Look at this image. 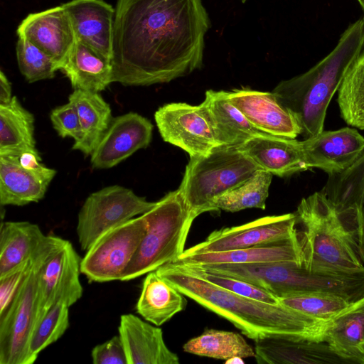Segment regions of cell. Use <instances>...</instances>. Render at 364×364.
Masks as SVG:
<instances>
[{"instance_id":"1","label":"cell","mask_w":364,"mask_h":364,"mask_svg":"<svg viewBox=\"0 0 364 364\" xmlns=\"http://www.w3.org/2000/svg\"><path fill=\"white\" fill-rule=\"evenodd\" d=\"M210 26L202 0H117L112 82L147 86L200 69Z\"/></svg>"},{"instance_id":"2","label":"cell","mask_w":364,"mask_h":364,"mask_svg":"<svg viewBox=\"0 0 364 364\" xmlns=\"http://www.w3.org/2000/svg\"><path fill=\"white\" fill-rule=\"evenodd\" d=\"M155 271L185 296L227 319L254 341L282 335L322 342L337 316L317 318L280 303L272 304L244 297L206 281L179 264H167Z\"/></svg>"},{"instance_id":"3","label":"cell","mask_w":364,"mask_h":364,"mask_svg":"<svg viewBox=\"0 0 364 364\" xmlns=\"http://www.w3.org/2000/svg\"><path fill=\"white\" fill-rule=\"evenodd\" d=\"M364 51V18L351 23L335 48L306 72L281 81L272 90L296 119L301 135L323 131L327 109L352 63Z\"/></svg>"},{"instance_id":"4","label":"cell","mask_w":364,"mask_h":364,"mask_svg":"<svg viewBox=\"0 0 364 364\" xmlns=\"http://www.w3.org/2000/svg\"><path fill=\"white\" fill-rule=\"evenodd\" d=\"M294 213L304 267L329 276L364 277L355 234L322 191L303 198Z\"/></svg>"},{"instance_id":"5","label":"cell","mask_w":364,"mask_h":364,"mask_svg":"<svg viewBox=\"0 0 364 364\" xmlns=\"http://www.w3.org/2000/svg\"><path fill=\"white\" fill-rule=\"evenodd\" d=\"M146 232L121 281H129L175 262L185 251L192 216L180 188L169 192L146 213Z\"/></svg>"},{"instance_id":"6","label":"cell","mask_w":364,"mask_h":364,"mask_svg":"<svg viewBox=\"0 0 364 364\" xmlns=\"http://www.w3.org/2000/svg\"><path fill=\"white\" fill-rule=\"evenodd\" d=\"M259 169L237 147L220 146L206 155L190 157L179 188L196 219L203 213L216 211L214 201L217 198Z\"/></svg>"},{"instance_id":"7","label":"cell","mask_w":364,"mask_h":364,"mask_svg":"<svg viewBox=\"0 0 364 364\" xmlns=\"http://www.w3.org/2000/svg\"><path fill=\"white\" fill-rule=\"evenodd\" d=\"M150 202L127 188L113 185L91 193L78 215L77 235L82 250L87 251L105 232L151 209Z\"/></svg>"},{"instance_id":"8","label":"cell","mask_w":364,"mask_h":364,"mask_svg":"<svg viewBox=\"0 0 364 364\" xmlns=\"http://www.w3.org/2000/svg\"><path fill=\"white\" fill-rule=\"evenodd\" d=\"M80 262L70 242L51 235L38 259L37 322L54 304L71 306L81 298Z\"/></svg>"},{"instance_id":"9","label":"cell","mask_w":364,"mask_h":364,"mask_svg":"<svg viewBox=\"0 0 364 364\" xmlns=\"http://www.w3.org/2000/svg\"><path fill=\"white\" fill-rule=\"evenodd\" d=\"M147 227L148 221L142 214L105 232L81 259V273L89 282L121 281Z\"/></svg>"},{"instance_id":"10","label":"cell","mask_w":364,"mask_h":364,"mask_svg":"<svg viewBox=\"0 0 364 364\" xmlns=\"http://www.w3.org/2000/svg\"><path fill=\"white\" fill-rule=\"evenodd\" d=\"M154 119L164 141L182 149L190 157L206 155L221 146L203 102L199 105H164L156 111Z\"/></svg>"},{"instance_id":"11","label":"cell","mask_w":364,"mask_h":364,"mask_svg":"<svg viewBox=\"0 0 364 364\" xmlns=\"http://www.w3.org/2000/svg\"><path fill=\"white\" fill-rule=\"evenodd\" d=\"M41 252L15 299L0 315V364H26L31 333L38 316V267Z\"/></svg>"},{"instance_id":"12","label":"cell","mask_w":364,"mask_h":364,"mask_svg":"<svg viewBox=\"0 0 364 364\" xmlns=\"http://www.w3.org/2000/svg\"><path fill=\"white\" fill-rule=\"evenodd\" d=\"M295 213L266 216L250 223L212 232L181 255L222 252L287 240L297 236Z\"/></svg>"},{"instance_id":"13","label":"cell","mask_w":364,"mask_h":364,"mask_svg":"<svg viewBox=\"0 0 364 364\" xmlns=\"http://www.w3.org/2000/svg\"><path fill=\"white\" fill-rule=\"evenodd\" d=\"M153 124L136 112L112 118L111 123L91 154L93 168H110L146 148L152 138Z\"/></svg>"},{"instance_id":"14","label":"cell","mask_w":364,"mask_h":364,"mask_svg":"<svg viewBox=\"0 0 364 364\" xmlns=\"http://www.w3.org/2000/svg\"><path fill=\"white\" fill-rule=\"evenodd\" d=\"M306 165L332 176L356 161L364 152V136L356 128L322 131L301 141Z\"/></svg>"},{"instance_id":"15","label":"cell","mask_w":364,"mask_h":364,"mask_svg":"<svg viewBox=\"0 0 364 364\" xmlns=\"http://www.w3.org/2000/svg\"><path fill=\"white\" fill-rule=\"evenodd\" d=\"M230 102L259 130L281 138L296 139L301 134L296 119L275 95L249 88L227 92Z\"/></svg>"},{"instance_id":"16","label":"cell","mask_w":364,"mask_h":364,"mask_svg":"<svg viewBox=\"0 0 364 364\" xmlns=\"http://www.w3.org/2000/svg\"><path fill=\"white\" fill-rule=\"evenodd\" d=\"M27 39L50 56L60 70L76 42L69 17L62 5L28 14L17 28Z\"/></svg>"},{"instance_id":"17","label":"cell","mask_w":364,"mask_h":364,"mask_svg":"<svg viewBox=\"0 0 364 364\" xmlns=\"http://www.w3.org/2000/svg\"><path fill=\"white\" fill-rule=\"evenodd\" d=\"M62 6L76 40L111 60L114 8L103 0H71Z\"/></svg>"},{"instance_id":"18","label":"cell","mask_w":364,"mask_h":364,"mask_svg":"<svg viewBox=\"0 0 364 364\" xmlns=\"http://www.w3.org/2000/svg\"><path fill=\"white\" fill-rule=\"evenodd\" d=\"M254 350L259 364H347L324 341L274 335L255 341Z\"/></svg>"},{"instance_id":"19","label":"cell","mask_w":364,"mask_h":364,"mask_svg":"<svg viewBox=\"0 0 364 364\" xmlns=\"http://www.w3.org/2000/svg\"><path fill=\"white\" fill-rule=\"evenodd\" d=\"M128 364H178L179 358L165 343L160 328L132 314L121 316L118 328Z\"/></svg>"},{"instance_id":"20","label":"cell","mask_w":364,"mask_h":364,"mask_svg":"<svg viewBox=\"0 0 364 364\" xmlns=\"http://www.w3.org/2000/svg\"><path fill=\"white\" fill-rule=\"evenodd\" d=\"M237 148L259 168L279 177L289 176L309 169L301 142L296 139L258 136Z\"/></svg>"},{"instance_id":"21","label":"cell","mask_w":364,"mask_h":364,"mask_svg":"<svg viewBox=\"0 0 364 364\" xmlns=\"http://www.w3.org/2000/svg\"><path fill=\"white\" fill-rule=\"evenodd\" d=\"M56 171H36L22 166L14 154L0 155V204L22 206L41 200Z\"/></svg>"},{"instance_id":"22","label":"cell","mask_w":364,"mask_h":364,"mask_svg":"<svg viewBox=\"0 0 364 364\" xmlns=\"http://www.w3.org/2000/svg\"><path fill=\"white\" fill-rule=\"evenodd\" d=\"M298 234V233H297ZM294 262L302 265V252L297 236L284 241L222 252L181 255L173 263L204 264Z\"/></svg>"},{"instance_id":"23","label":"cell","mask_w":364,"mask_h":364,"mask_svg":"<svg viewBox=\"0 0 364 364\" xmlns=\"http://www.w3.org/2000/svg\"><path fill=\"white\" fill-rule=\"evenodd\" d=\"M50 235L28 221L1 222L0 228V277L33 259L45 247Z\"/></svg>"},{"instance_id":"24","label":"cell","mask_w":364,"mask_h":364,"mask_svg":"<svg viewBox=\"0 0 364 364\" xmlns=\"http://www.w3.org/2000/svg\"><path fill=\"white\" fill-rule=\"evenodd\" d=\"M205 105L221 146H238L250 139L273 137L255 127L229 100L227 92H205Z\"/></svg>"},{"instance_id":"25","label":"cell","mask_w":364,"mask_h":364,"mask_svg":"<svg viewBox=\"0 0 364 364\" xmlns=\"http://www.w3.org/2000/svg\"><path fill=\"white\" fill-rule=\"evenodd\" d=\"M321 191L339 208L356 213L358 252L364 264V152L348 168L329 176Z\"/></svg>"},{"instance_id":"26","label":"cell","mask_w":364,"mask_h":364,"mask_svg":"<svg viewBox=\"0 0 364 364\" xmlns=\"http://www.w3.org/2000/svg\"><path fill=\"white\" fill-rule=\"evenodd\" d=\"M60 70L74 90L99 92L112 82L111 60L77 40Z\"/></svg>"},{"instance_id":"27","label":"cell","mask_w":364,"mask_h":364,"mask_svg":"<svg viewBox=\"0 0 364 364\" xmlns=\"http://www.w3.org/2000/svg\"><path fill=\"white\" fill-rule=\"evenodd\" d=\"M324 342L347 364H364V296L336 316Z\"/></svg>"},{"instance_id":"28","label":"cell","mask_w":364,"mask_h":364,"mask_svg":"<svg viewBox=\"0 0 364 364\" xmlns=\"http://www.w3.org/2000/svg\"><path fill=\"white\" fill-rule=\"evenodd\" d=\"M68 100L77 109L82 131L80 139L72 148L91 155L112 119L110 106L99 92L78 89L74 90Z\"/></svg>"},{"instance_id":"29","label":"cell","mask_w":364,"mask_h":364,"mask_svg":"<svg viewBox=\"0 0 364 364\" xmlns=\"http://www.w3.org/2000/svg\"><path fill=\"white\" fill-rule=\"evenodd\" d=\"M187 304L184 295L156 271L146 274L137 301V312L149 323L159 326L183 311Z\"/></svg>"},{"instance_id":"30","label":"cell","mask_w":364,"mask_h":364,"mask_svg":"<svg viewBox=\"0 0 364 364\" xmlns=\"http://www.w3.org/2000/svg\"><path fill=\"white\" fill-rule=\"evenodd\" d=\"M34 116L14 96L0 105V155L38 151L34 136Z\"/></svg>"},{"instance_id":"31","label":"cell","mask_w":364,"mask_h":364,"mask_svg":"<svg viewBox=\"0 0 364 364\" xmlns=\"http://www.w3.org/2000/svg\"><path fill=\"white\" fill-rule=\"evenodd\" d=\"M185 352L215 359L227 360L234 357L255 358V350L237 333L205 329L200 336L186 342Z\"/></svg>"},{"instance_id":"32","label":"cell","mask_w":364,"mask_h":364,"mask_svg":"<svg viewBox=\"0 0 364 364\" xmlns=\"http://www.w3.org/2000/svg\"><path fill=\"white\" fill-rule=\"evenodd\" d=\"M337 102L346 123L364 130V51L348 68L338 90Z\"/></svg>"},{"instance_id":"33","label":"cell","mask_w":364,"mask_h":364,"mask_svg":"<svg viewBox=\"0 0 364 364\" xmlns=\"http://www.w3.org/2000/svg\"><path fill=\"white\" fill-rule=\"evenodd\" d=\"M273 175L259 169L249 178L225 192L214 201L216 211L237 212L246 208L264 210Z\"/></svg>"},{"instance_id":"34","label":"cell","mask_w":364,"mask_h":364,"mask_svg":"<svg viewBox=\"0 0 364 364\" xmlns=\"http://www.w3.org/2000/svg\"><path fill=\"white\" fill-rule=\"evenodd\" d=\"M69 307L57 302L36 323L28 343L26 364L33 363L43 350L65 333L69 326Z\"/></svg>"},{"instance_id":"35","label":"cell","mask_w":364,"mask_h":364,"mask_svg":"<svg viewBox=\"0 0 364 364\" xmlns=\"http://www.w3.org/2000/svg\"><path fill=\"white\" fill-rule=\"evenodd\" d=\"M281 304L321 319L333 318L353 302L343 296L327 292H309L279 298Z\"/></svg>"},{"instance_id":"36","label":"cell","mask_w":364,"mask_h":364,"mask_svg":"<svg viewBox=\"0 0 364 364\" xmlns=\"http://www.w3.org/2000/svg\"><path fill=\"white\" fill-rule=\"evenodd\" d=\"M16 54L19 70L30 83L51 79L58 70L50 56L24 38L18 37Z\"/></svg>"},{"instance_id":"37","label":"cell","mask_w":364,"mask_h":364,"mask_svg":"<svg viewBox=\"0 0 364 364\" xmlns=\"http://www.w3.org/2000/svg\"><path fill=\"white\" fill-rule=\"evenodd\" d=\"M176 264L181 265L193 274L235 294L268 304H279V299L276 296L245 281L205 270L195 266Z\"/></svg>"},{"instance_id":"38","label":"cell","mask_w":364,"mask_h":364,"mask_svg":"<svg viewBox=\"0 0 364 364\" xmlns=\"http://www.w3.org/2000/svg\"><path fill=\"white\" fill-rule=\"evenodd\" d=\"M53 127L62 138L71 137L78 141L82 135L81 126L75 106L70 102L56 107L50 112Z\"/></svg>"},{"instance_id":"39","label":"cell","mask_w":364,"mask_h":364,"mask_svg":"<svg viewBox=\"0 0 364 364\" xmlns=\"http://www.w3.org/2000/svg\"><path fill=\"white\" fill-rule=\"evenodd\" d=\"M33 259L0 277V315L8 309L15 299L32 269Z\"/></svg>"},{"instance_id":"40","label":"cell","mask_w":364,"mask_h":364,"mask_svg":"<svg viewBox=\"0 0 364 364\" xmlns=\"http://www.w3.org/2000/svg\"><path fill=\"white\" fill-rule=\"evenodd\" d=\"M94 364H128L125 350L120 336L97 345L91 351Z\"/></svg>"},{"instance_id":"41","label":"cell","mask_w":364,"mask_h":364,"mask_svg":"<svg viewBox=\"0 0 364 364\" xmlns=\"http://www.w3.org/2000/svg\"><path fill=\"white\" fill-rule=\"evenodd\" d=\"M12 96L11 84L2 70L0 71V105L9 103Z\"/></svg>"},{"instance_id":"42","label":"cell","mask_w":364,"mask_h":364,"mask_svg":"<svg viewBox=\"0 0 364 364\" xmlns=\"http://www.w3.org/2000/svg\"><path fill=\"white\" fill-rule=\"evenodd\" d=\"M243 358H240V357H234V358H232L230 359H228L227 360H225V363H243V360H242Z\"/></svg>"},{"instance_id":"43","label":"cell","mask_w":364,"mask_h":364,"mask_svg":"<svg viewBox=\"0 0 364 364\" xmlns=\"http://www.w3.org/2000/svg\"><path fill=\"white\" fill-rule=\"evenodd\" d=\"M359 3L360 7L362 8L363 11H364V0H357Z\"/></svg>"},{"instance_id":"44","label":"cell","mask_w":364,"mask_h":364,"mask_svg":"<svg viewBox=\"0 0 364 364\" xmlns=\"http://www.w3.org/2000/svg\"><path fill=\"white\" fill-rule=\"evenodd\" d=\"M242 3H245L247 0H240Z\"/></svg>"}]
</instances>
